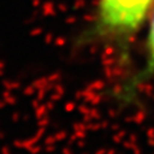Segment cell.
I'll use <instances>...</instances> for the list:
<instances>
[{
	"mask_svg": "<svg viewBox=\"0 0 154 154\" xmlns=\"http://www.w3.org/2000/svg\"><path fill=\"white\" fill-rule=\"evenodd\" d=\"M153 7L154 0H96L90 40L112 44L125 54L130 41L146 23Z\"/></svg>",
	"mask_w": 154,
	"mask_h": 154,
	"instance_id": "6da1fadb",
	"label": "cell"
},
{
	"mask_svg": "<svg viewBox=\"0 0 154 154\" xmlns=\"http://www.w3.org/2000/svg\"><path fill=\"white\" fill-rule=\"evenodd\" d=\"M148 28L145 36V53H144V64L122 90V95L132 96L134 91L144 85L146 81L154 80V7L148 18Z\"/></svg>",
	"mask_w": 154,
	"mask_h": 154,
	"instance_id": "7a4b0ae2",
	"label": "cell"
}]
</instances>
